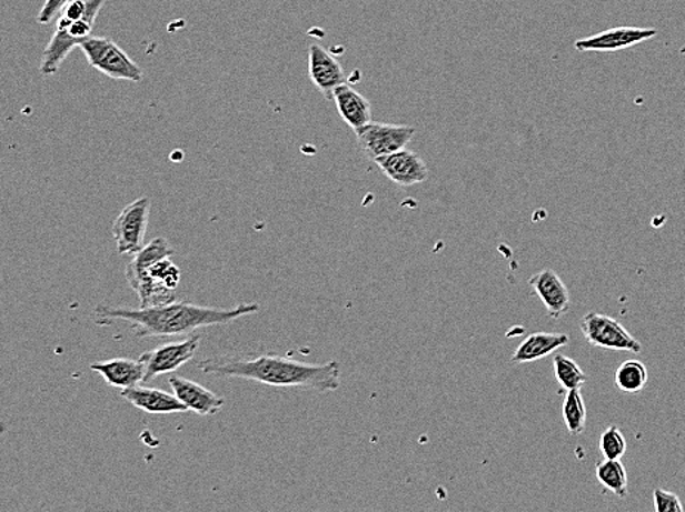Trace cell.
<instances>
[{"label":"cell","mask_w":685,"mask_h":512,"mask_svg":"<svg viewBox=\"0 0 685 512\" xmlns=\"http://www.w3.org/2000/svg\"><path fill=\"white\" fill-rule=\"evenodd\" d=\"M198 368L220 379L255 381L272 388H300L319 393H335L341 388V367L337 361L306 363L278 354H261L251 359L207 358Z\"/></svg>","instance_id":"obj_1"},{"label":"cell","mask_w":685,"mask_h":512,"mask_svg":"<svg viewBox=\"0 0 685 512\" xmlns=\"http://www.w3.org/2000/svg\"><path fill=\"white\" fill-rule=\"evenodd\" d=\"M260 312L257 303H241L236 308H207L189 302H175L156 308H115L99 304L95 309L101 322L121 321L129 323L139 339L193 334L201 328L227 325L238 319Z\"/></svg>","instance_id":"obj_2"},{"label":"cell","mask_w":685,"mask_h":512,"mask_svg":"<svg viewBox=\"0 0 685 512\" xmlns=\"http://www.w3.org/2000/svg\"><path fill=\"white\" fill-rule=\"evenodd\" d=\"M106 2L107 0H70L66 3L58 16L56 33L44 48L40 73H58L70 52L92 36L95 21Z\"/></svg>","instance_id":"obj_3"},{"label":"cell","mask_w":685,"mask_h":512,"mask_svg":"<svg viewBox=\"0 0 685 512\" xmlns=\"http://www.w3.org/2000/svg\"><path fill=\"white\" fill-rule=\"evenodd\" d=\"M126 280L138 294L141 308L163 307L175 302L176 289L180 282V271L170 258L152 264L130 260L126 267Z\"/></svg>","instance_id":"obj_4"},{"label":"cell","mask_w":685,"mask_h":512,"mask_svg":"<svg viewBox=\"0 0 685 512\" xmlns=\"http://www.w3.org/2000/svg\"><path fill=\"white\" fill-rule=\"evenodd\" d=\"M80 51L85 53L89 66L98 70L99 73L115 80H128V82H141L143 71L128 53L123 51L110 38H93L90 36L83 43L79 44Z\"/></svg>","instance_id":"obj_5"},{"label":"cell","mask_w":685,"mask_h":512,"mask_svg":"<svg viewBox=\"0 0 685 512\" xmlns=\"http://www.w3.org/2000/svg\"><path fill=\"white\" fill-rule=\"evenodd\" d=\"M580 332L594 348L642 353L643 345L619 321L607 314L589 312L580 321Z\"/></svg>","instance_id":"obj_6"},{"label":"cell","mask_w":685,"mask_h":512,"mask_svg":"<svg viewBox=\"0 0 685 512\" xmlns=\"http://www.w3.org/2000/svg\"><path fill=\"white\" fill-rule=\"evenodd\" d=\"M355 134L360 150L364 151V154L369 160L374 161L378 157L405 150L408 143L411 142L414 134H416V129L413 126L369 121L363 128L356 129Z\"/></svg>","instance_id":"obj_7"},{"label":"cell","mask_w":685,"mask_h":512,"mask_svg":"<svg viewBox=\"0 0 685 512\" xmlns=\"http://www.w3.org/2000/svg\"><path fill=\"white\" fill-rule=\"evenodd\" d=\"M151 200L142 197L125 207L112 224L117 253L137 254L143 247L148 222H150Z\"/></svg>","instance_id":"obj_8"},{"label":"cell","mask_w":685,"mask_h":512,"mask_svg":"<svg viewBox=\"0 0 685 512\" xmlns=\"http://www.w3.org/2000/svg\"><path fill=\"white\" fill-rule=\"evenodd\" d=\"M201 337L191 334L180 341H171L159 345L139 357L146 370L143 383H150L157 377L171 374L178 371L185 363L191 362L200 348Z\"/></svg>","instance_id":"obj_9"},{"label":"cell","mask_w":685,"mask_h":512,"mask_svg":"<svg viewBox=\"0 0 685 512\" xmlns=\"http://www.w3.org/2000/svg\"><path fill=\"white\" fill-rule=\"evenodd\" d=\"M659 34L656 29L646 27L622 26L615 29L599 31L597 34L576 40L574 47L579 52H617L637 47L639 43L655 39Z\"/></svg>","instance_id":"obj_10"},{"label":"cell","mask_w":685,"mask_h":512,"mask_svg":"<svg viewBox=\"0 0 685 512\" xmlns=\"http://www.w3.org/2000/svg\"><path fill=\"white\" fill-rule=\"evenodd\" d=\"M374 163L386 174L387 179L399 187L418 185L428 179L425 161L417 152L409 151L407 148L394 154L378 157Z\"/></svg>","instance_id":"obj_11"},{"label":"cell","mask_w":685,"mask_h":512,"mask_svg":"<svg viewBox=\"0 0 685 512\" xmlns=\"http://www.w3.org/2000/svg\"><path fill=\"white\" fill-rule=\"evenodd\" d=\"M308 71L315 87L330 101L336 89L346 83L340 62L321 44H310Z\"/></svg>","instance_id":"obj_12"},{"label":"cell","mask_w":685,"mask_h":512,"mask_svg":"<svg viewBox=\"0 0 685 512\" xmlns=\"http://www.w3.org/2000/svg\"><path fill=\"white\" fill-rule=\"evenodd\" d=\"M527 284L538 295L549 318L560 319L570 309L569 290L553 269H544L535 273Z\"/></svg>","instance_id":"obj_13"},{"label":"cell","mask_w":685,"mask_h":512,"mask_svg":"<svg viewBox=\"0 0 685 512\" xmlns=\"http://www.w3.org/2000/svg\"><path fill=\"white\" fill-rule=\"evenodd\" d=\"M169 384L175 396L187 406L188 411L196 412L197 415L211 416L224 410L225 399L202 388L196 381L171 375Z\"/></svg>","instance_id":"obj_14"},{"label":"cell","mask_w":685,"mask_h":512,"mask_svg":"<svg viewBox=\"0 0 685 512\" xmlns=\"http://www.w3.org/2000/svg\"><path fill=\"white\" fill-rule=\"evenodd\" d=\"M120 396L137 410L151 413V415H171V413L188 411L175 394L160 389L142 388L138 384L135 388L121 390Z\"/></svg>","instance_id":"obj_15"},{"label":"cell","mask_w":685,"mask_h":512,"mask_svg":"<svg viewBox=\"0 0 685 512\" xmlns=\"http://www.w3.org/2000/svg\"><path fill=\"white\" fill-rule=\"evenodd\" d=\"M90 370L98 372L108 385L120 390L135 388L146 380V370H143L141 359H110V361L92 363Z\"/></svg>","instance_id":"obj_16"},{"label":"cell","mask_w":685,"mask_h":512,"mask_svg":"<svg viewBox=\"0 0 685 512\" xmlns=\"http://www.w3.org/2000/svg\"><path fill=\"white\" fill-rule=\"evenodd\" d=\"M570 337L563 332H534L522 341L513 353V363H530L552 357L558 349L569 344Z\"/></svg>","instance_id":"obj_17"},{"label":"cell","mask_w":685,"mask_h":512,"mask_svg":"<svg viewBox=\"0 0 685 512\" xmlns=\"http://www.w3.org/2000/svg\"><path fill=\"white\" fill-rule=\"evenodd\" d=\"M332 101L336 102L343 121L354 129V132L373 121L371 103L349 84L345 83L337 88L332 93Z\"/></svg>","instance_id":"obj_18"},{"label":"cell","mask_w":685,"mask_h":512,"mask_svg":"<svg viewBox=\"0 0 685 512\" xmlns=\"http://www.w3.org/2000/svg\"><path fill=\"white\" fill-rule=\"evenodd\" d=\"M596 478L604 491L613 493L621 500L628 496V474H626L625 465L622 464L621 460H606L604 458L603 461H598Z\"/></svg>","instance_id":"obj_19"},{"label":"cell","mask_w":685,"mask_h":512,"mask_svg":"<svg viewBox=\"0 0 685 512\" xmlns=\"http://www.w3.org/2000/svg\"><path fill=\"white\" fill-rule=\"evenodd\" d=\"M554 379L560 384L563 390L583 389L588 381V375L585 374L579 363L574 359L566 357L563 353H556L553 358Z\"/></svg>","instance_id":"obj_20"},{"label":"cell","mask_w":685,"mask_h":512,"mask_svg":"<svg viewBox=\"0 0 685 512\" xmlns=\"http://www.w3.org/2000/svg\"><path fill=\"white\" fill-rule=\"evenodd\" d=\"M648 383L647 367L639 361H626L615 372V385L622 393H642Z\"/></svg>","instance_id":"obj_21"},{"label":"cell","mask_w":685,"mask_h":512,"mask_svg":"<svg viewBox=\"0 0 685 512\" xmlns=\"http://www.w3.org/2000/svg\"><path fill=\"white\" fill-rule=\"evenodd\" d=\"M563 420L572 435L584 433L587 425V406H585L580 389L569 390L563 401Z\"/></svg>","instance_id":"obj_22"},{"label":"cell","mask_w":685,"mask_h":512,"mask_svg":"<svg viewBox=\"0 0 685 512\" xmlns=\"http://www.w3.org/2000/svg\"><path fill=\"white\" fill-rule=\"evenodd\" d=\"M599 452L606 460H622L626 452V439L617 425L607 426L599 435Z\"/></svg>","instance_id":"obj_23"},{"label":"cell","mask_w":685,"mask_h":512,"mask_svg":"<svg viewBox=\"0 0 685 512\" xmlns=\"http://www.w3.org/2000/svg\"><path fill=\"white\" fill-rule=\"evenodd\" d=\"M653 502H655L656 512H683L684 506L679 498L675 493L665 491V489H655L653 491Z\"/></svg>","instance_id":"obj_24"},{"label":"cell","mask_w":685,"mask_h":512,"mask_svg":"<svg viewBox=\"0 0 685 512\" xmlns=\"http://www.w3.org/2000/svg\"><path fill=\"white\" fill-rule=\"evenodd\" d=\"M67 2H70V0H47L36 20L42 26L51 24L60 16L61 9L66 7Z\"/></svg>","instance_id":"obj_25"},{"label":"cell","mask_w":685,"mask_h":512,"mask_svg":"<svg viewBox=\"0 0 685 512\" xmlns=\"http://www.w3.org/2000/svg\"><path fill=\"white\" fill-rule=\"evenodd\" d=\"M685 27V26H684Z\"/></svg>","instance_id":"obj_26"}]
</instances>
